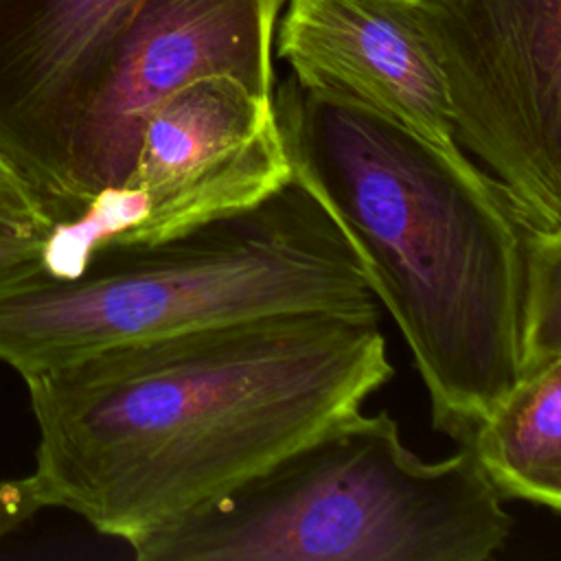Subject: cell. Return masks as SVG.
I'll return each instance as SVG.
<instances>
[{
    "instance_id": "6da1fadb",
    "label": "cell",
    "mask_w": 561,
    "mask_h": 561,
    "mask_svg": "<svg viewBox=\"0 0 561 561\" xmlns=\"http://www.w3.org/2000/svg\"><path fill=\"white\" fill-rule=\"evenodd\" d=\"M377 316L270 313L22 373L42 508L129 546L217 502L392 379Z\"/></svg>"
},
{
    "instance_id": "7a4b0ae2",
    "label": "cell",
    "mask_w": 561,
    "mask_h": 561,
    "mask_svg": "<svg viewBox=\"0 0 561 561\" xmlns=\"http://www.w3.org/2000/svg\"><path fill=\"white\" fill-rule=\"evenodd\" d=\"M274 112L291 173L337 219L399 327L436 432L462 445L524 368L537 228L462 149L447 151L289 75Z\"/></svg>"
},
{
    "instance_id": "3957f363",
    "label": "cell",
    "mask_w": 561,
    "mask_h": 561,
    "mask_svg": "<svg viewBox=\"0 0 561 561\" xmlns=\"http://www.w3.org/2000/svg\"><path fill=\"white\" fill-rule=\"evenodd\" d=\"M375 311L357 250L291 173L245 210L103 243L70 276L0 287V362L20 375L107 346L287 311Z\"/></svg>"
},
{
    "instance_id": "277c9868",
    "label": "cell",
    "mask_w": 561,
    "mask_h": 561,
    "mask_svg": "<svg viewBox=\"0 0 561 561\" xmlns=\"http://www.w3.org/2000/svg\"><path fill=\"white\" fill-rule=\"evenodd\" d=\"M513 524L467 445L423 460L386 410H357L129 548L138 561H489Z\"/></svg>"
},
{
    "instance_id": "5b68a950",
    "label": "cell",
    "mask_w": 561,
    "mask_h": 561,
    "mask_svg": "<svg viewBox=\"0 0 561 561\" xmlns=\"http://www.w3.org/2000/svg\"><path fill=\"white\" fill-rule=\"evenodd\" d=\"M291 180L274 92L234 75L184 83L149 116L129 175L44 239V272L75 274L90 250L153 241L256 206Z\"/></svg>"
},
{
    "instance_id": "8992f818",
    "label": "cell",
    "mask_w": 561,
    "mask_h": 561,
    "mask_svg": "<svg viewBox=\"0 0 561 561\" xmlns=\"http://www.w3.org/2000/svg\"><path fill=\"white\" fill-rule=\"evenodd\" d=\"M458 147L561 230V0H421Z\"/></svg>"
},
{
    "instance_id": "52a82bcc",
    "label": "cell",
    "mask_w": 561,
    "mask_h": 561,
    "mask_svg": "<svg viewBox=\"0 0 561 561\" xmlns=\"http://www.w3.org/2000/svg\"><path fill=\"white\" fill-rule=\"evenodd\" d=\"M285 0H142L116 39L70 134L59 221L131 171L156 107L184 83L234 75L274 92Z\"/></svg>"
},
{
    "instance_id": "ba28073f",
    "label": "cell",
    "mask_w": 561,
    "mask_h": 561,
    "mask_svg": "<svg viewBox=\"0 0 561 561\" xmlns=\"http://www.w3.org/2000/svg\"><path fill=\"white\" fill-rule=\"evenodd\" d=\"M274 59L316 94L460 149L421 0H285Z\"/></svg>"
},
{
    "instance_id": "9c48e42d",
    "label": "cell",
    "mask_w": 561,
    "mask_h": 561,
    "mask_svg": "<svg viewBox=\"0 0 561 561\" xmlns=\"http://www.w3.org/2000/svg\"><path fill=\"white\" fill-rule=\"evenodd\" d=\"M142 0H0V149L59 221L70 134Z\"/></svg>"
},
{
    "instance_id": "30bf717a",
    "label": "cell",
    "mask_w": 561,
    "mask_h": 561,
    "mask_svg": "<svg viewBox=\"0 0 561 561\" xmlns=\"http://www.w3.org/2000/svg\"><path fill=\"white\" fill-rule=\"evenodd\" d=\"M495 493L561 511V355L526 364L462 443Z\"/></svg>"
},
{
    "instance_id": "8fae6325",
    "label": "cell",
    "mask_w": 561,
    "mask_h": 561,
    "mask_svg": "<svg viewBox=\"0 0 561 561\" xmlns=\"http://www.w3.org/2000/svg\"><path fill=\"white\" fill-rule=\"evenodd\" d=\"M561 355V230H535L524 300V366Z\"/></svg>"
},
{
    "instance_id": "7c38bea8",
    "label": "cell",
    "mask_w": 561,
    "mask_h": 561,
    "mask_svg": "<svg viewBox=\"0 0 561 561\" xmlns=\"http://www.w3.org/2000/svg\"><path fill=\"white\" fill-rule=\"evenodd\" d=\"M53 228L35 188L0 149V241H42Z\"/></svg>"
},
{
    "instance_id": "4fadbf2b",
    "label": "cell",
    "mask_w": 561,
    "mask_h": 561,
    "mask_svg": "<svg viewBox=\"0 0 561 561\" xmlns=\"http://www.w3.org/2000/svg\"><path fill=\"white\" fill-rule=\"evenodd\" d=\"M42 508L35 486L28 478H0V539L20 528Z\"/></svg>"
},
{
    "instance_id": "5bb4252c",
    "label": "cell",
    "mask_w": 561,
    "mask_h": 561,
    "mask_svg": "<svg viewBox=\"0 0 561 561\" xmlns=\"http://www.w3.org/2000/svg\"><path fill=\"white\" fill-rule=\"evenodd\" d=\"M42 241H0V287L42 270Z\"/></svg>"
}]
</instances>
